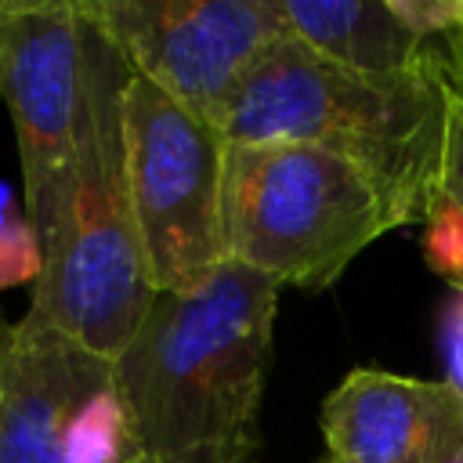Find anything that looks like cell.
<instances>
[{
  "label": "cell",
  "mask_w": 463,
  "mask_h": 463,
  "mask_svg": "<svg viewBox=\"0 0 463 463\" xmlns=\"http://www.w3.org/2000/svg\"><path fill=\"white\" fill-rule=\"evenodd\" d=\"M279 289L275 279L224 260L203 286L152 297L112 358L141 456L250 463Z\"/></svg>",
  "instance_id": "cell-1"
},
{
  "label": "cell",
  "mask_w": 463,
  "mask_h": 463,
  "mask_svg": "<svg viewBox=\"0 0 463 463\" xmlns=\"http://www.w3.org/2000/svg\"><path fill=\"white\" fill-rule=\"evenodd\" d=\"M127 58L83 11V101L76 145L54 221L40 239L43 264L29 300V315L58 326L105 358L127 347L156 297L145 275L127 181Z\"/></svg>",
  "instance_id": "cell-2"
},
{
  "label": "cell",
  "mask_w": 463,
  "mask_h": 463,
  "mask_svg": "<svg viewBox=\"0 0 463 463\" xmlns=\"http://www.w3.org/2000/svg\"><path fill=\"white\" fill-rule=\"evenodd\" d=\"M449 94V61L434 72L376 80L282 36L242 80L221 134L228 145L300 141L326 148L362 166L405 224H427L438 206Z\"/></svg>",
  "instance_id": "cell-3"
},
{
  "label": "cell",
  "mask_w": 463,
  "mask_h": 463,
  "mask_svg": "<svg viewBox=\"0 0 463 463\" xmlns=\"http://www.w3.org/2000/svg\"><path fill=\"white\" fill-rule=\"evenodd\" d=\"M221 210L224 257L300 289L336 282L369 242L405 228L362 166L300 141L228 145Z\"/></svg>",
  "instance_id": "cell-4"
},
{
  "label": "cell",
  "mask_w": 463,
  "mask_h": 463,
  "mask_svg": "<svg viewBox=\"0 0 463 463\" xmlns=\"http://www.w3.org/2000/svg\"><path fill=\"white\" fill-rule=\"evenodd\" d=\"M127 181L156 293L203 286L224 257V156L221 127L206 123L163 87L130 69L123 90Z\"/></svg>",
  "instance_id": "cell-5"
},
{
  "label": "cell",
  "mask_w": 463,
  "mask_h": 463,
  "mask_svg": "<svg viewBox=\"0 0 463 463\" xmlns=\"http://www.w3.org/2000/svg\"><path fill=\"white\" fill-rule=\"evenodd\" d=\"M127 65L213 127L260 61L286 36L275 0H80Z\"/></svg>",
  "instance_id": "cell-6"
},
{
  "label": "cell",
  "mask_w": 463,
  "mask_h": 463,
  "mask_svg": "<svg viewBox=\"0 0 463 463\" xmlns=\"http://www.w3.org/2000/svg\"><path fill=\"white\" fill-rule=\"evenodd\" d=\"M0 101L11 112L22 206L47 235L83 101L80 0H0Z\"/></svg>",
  "instance_id": "cell-7"
},
{
  "label": "cell",
  "mask_w": 463,
  "mask_h": 463,
  "mask_svg": "<svg viewBox=\"0 0 463 463\" xmlns=\"http://www.w3.org/2000/svg\"><path fill=\"white\" fill-rule=\"evenodd\" d=\"M112 383V358L29 311L0 315V463H65L76 420Z\"/></svg>",
  "instance_id": "cell-8"
},
{
  "label": "cell",
  "mask_w": 463,
  "mask_h": 463,
  "mask_svg": "<svg viewBox=\"0 0 463 463\" xmlns=\"http://www.w3.org/2000/svg\"><path fill=\"white\" fill-rule=\"evenodd\" d=\"M329 463H456L463 391L387 369H351L322 402Z\"/></svg>",
  "instance_id": "cell-9"
},
{
  "label": "cell",
  "mask_w": 463,
  "mask_h": 463,
  "mask_svg": "<svg viewBox=\"0 0 463 463\" xmlns=\"http://www.w3.org/2000/svg\"><path fill=\"white\" fill-rule=\"evenodd\" d=\"M286 36L340 69L405 80L445 65V43L416 36L391 0H275Z\"/></svg>",
  "instance_id": "cell-10"
},
{
  "label": "cell",
  "mask_w": 463,
  "mask_h": 463,
  "mask_svg": "<svg viewBox=\"0 0 463 463\" xmlns=\"http://www.w3.org/2000/svg\"><path fill=\"white\" fill-rule=\"evenodd\" d=\"M449 127L438 181V206L427 228V260L463 289V87L449 76Z\"/></svg>",
  "instance_id": "cell-11"
},
{
  "label": "cell",
  "mask_w": 463,
  "mask_h": 463,
  "mask_svg": "<svg viewBox=\"0 0 463 463\" xmlns=\"http://www.w3.org/2000/svg\"><path fill=\"white\" fill-rule=\"evenodd\" d=\"M43 264L36 228L25 206L14 203L11 188L0 181V289L18 282H36Z\"/></svg>",
  "instance_id": "cell-12"
},
{
  "label": "cell",
  "mask_w": 463,
  "mask_h": 463,
  "mask_svg": "<svg viewBox=\"0 0 463 463\" xmlns=\"http://www.w3.org/2000/svg\"><path fill=\"white\" fill-rule=\"evenodd\" d=\"M445 61H449V76L463 87V25L445 40Z\"/></svg>",
  "instance_id": "cell-13"
},
{
  "label": "cell",
  "mask_w": 463,
  "mask_h": 463,
  "mask_svg": "<svg viewBox=\"0 0 463 463\" xmlns=\"http://www.w3.org/2000/svg\"><path fill=\"white\" fill-rule=\"evenodd\" d=\"M452 354H456V373H459V380H452V383L463 391V322L456 326V347H452Z\"/></svg>",
  "instance_id": "cell-14"
},
{
  "label": "cell",
  "mask_w": 463,
  "mask_h": 463,
  "mask_svg": "<svg viewBox=\"0 0 463 463\" xmlns=\"http://www.w3.org/2000/svg\"><path fill=\"white\" fill-rule=\"evenodd\" d=\"M137 463H166V459H148V456H141Z\"/></svg>",
  "instance_id": "cell-15"
},
{
  "label": "cell",
  "mask_w": 463,
  "mask_h": 463,
  "mask_svg": "<svg viewBox=\"0 0 463 463\" xmlns=\"http://www.w3.org/2000/svg\"><path fill=\"white\" fill-rule=\"evenodd\" d=\"M456 463H463V456H459V459H456Z\"/></svg>",
  "instance_id": "cell-16"
},
{
  "label": "cell",
  "mask_w": 463,
  "mask_h": 463,
  "mask_svg": "<svg viewBox=\"0 0 463 463\" xmlns=\"http://www.w3.org/2000/svg\"><path fill=\"white\" fill-rule=\"evenodd\" d=\"M318 463H329V459H318Z\"/></svg>",
  "instance_id": "cell-17"
}]
</instances>
